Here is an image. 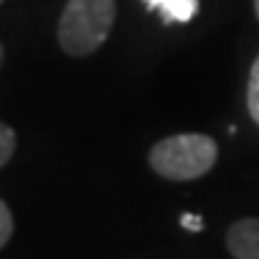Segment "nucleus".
<instances>
[{
    "label": "nucleus",
    "instance_id": "obj_6",
    "mask_svg": "<svg viewBox=\"0 0 259 259\" xmlns=\"http://www.w3.org/2000/svg\"><path fill=\"white\" fill-rule=\"evenodd\" d=\"M16 154V133L11 124H0V167H6Z\"/></svg>",
    "mask_w": 259,
    "mask_h": 259
},
{
    "label": "nucleus",
    "instance_id": "obj_8",
    "mask_svg": "<svg viewBox=\"0 0 259 259\" xmlns=\"http://www.w3.org/2000/svg\"><path fill=\"white\" fill-rule=\"evenodd\" d=\"M180 225H183L185 230H191V233H201V230H204V220L198 217V214L185 211V214H180Z\"/></svg>",
    "mask_w": 259,
    "mask_h": 259
},
{
    "label": "nucleus",
    "instance_id": "obj_9",
    "mask_svg": "<svg viewBox=\"0 0 259 259\" xmlns=\"http://www.w3.org/2000/svg\"><path fill=\"white\" fill-rule=\"evenodd\" d=\"M254 14H256V19H259V0H254Z\"/></svg>",
    "mask_w": 259,
    "mask_h": 259
},
{
    "label": "nucleus",
    "instance_id": "obj_10",
    "mask_svg": "<svg viewBox=\"0 0 259 259\" xmlns=\"http://www.w3.org/2000/svg\"><path fill=\"white\" fill-rule=\"evenodd\" d=\"M0 3H6V0H0Z\"/></svg>",
    "mask_w": 259,
    "mask_h": 259
},
{
    "label": "nucleus",
    "instance_id": "obj_7",
    "mask_svg": "<svg viewBox=\"0 0 259 259\" xmlns=\"http://www.w3.org/2000/svg\"><path fill=\"white\" fill-rule=\"evenodd\" d=\"M11 235H14V214L6 201H0V246H8Z\"/></svg>",
    "mask_w": 259,
    "mask_h": 259
},
{
    "label": "nucleus",
    "instance_id": "obj_3",
    "mask_svg": "<svg viewBox=\"0 0 259 259\" xmlns=\"http://www.w3.org/2000/svg\"><path fill=\"white\" fill-rule=\"evenodd\" d=\"M233 259H259V217L235 220L225 235Z\"/></svg>",
    "mask_w": 259,
    "mask_h": 259
},
{
    "label": "nucleus",
    "instance_id": "obj_2",
    "mask_svg": "<svg viewBox=\"0 0 259 259\" xmlns=\"http://www.w3.org/2000/svg\"><path fill=\"white\" fill-rule=\"evenodd\" d=\"M220 146L204 133H178L159 140L148 151V164L159 178L167 180H198L214 169Z\"/></svg>",
    "mask_w": 259,
    "mask_h": 259
},
{
    "label": "nucleus",
    "instance_id": "obj_5",
    "mask_svg": "<svg viewBox=\"0 0 259 259\" xmlns=\"http://www.w3.org/2000/svg\"><path fill=\"white\" fill-rule=\"evenodd\" d=\"M246 106H249L251 119L259 127V56L254 58L251 72H249V85H246Z\"/></svg>",
    "mask_w": 259,
    "mask_h": 259
},
{
    "label": "nucleus",
    "instance_id": "obj_1",
    "mask_svg": "<svg viewBox=\"0 0 259 259\" xmlns=\"http://www.w3.org/2000/svg\"><path fill=\"white\" fill-rule=\"evenodd\" d=\"M116 21V0H66L56 37L61 51L85 58L109 40Z\"/></svg>",
    "mask_w": 259,
    "mask_h": 259
},
{
    "label": "nucleus",
    "instance_id": "obj_4",
    "mask_svg": "<svg viewBox=\"0 0 259 259\" xmlns=\"http://www.w3.org/2000/svg\"><path fill=\"white\" fill-rule=\"evenodd\" d=\"M148 11H156L164 24H188L196 11L198 0H143Z\"/></svg>",
    "mask_w": 259,
    "mask_h": 259
}]
</instances>
